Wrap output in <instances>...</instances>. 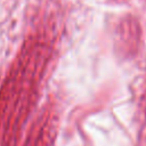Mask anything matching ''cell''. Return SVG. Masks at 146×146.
Wrapping results in <instances>:
<instances>
[]
</instances>
